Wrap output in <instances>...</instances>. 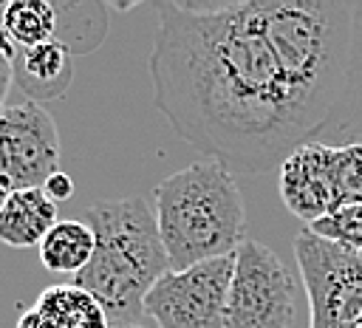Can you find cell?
<instances>
[{"mask_svg":"<svg viewBox=\"0 0 362 328\" xmlns=\"http://www.w3.org/2000/svg\"><path fill=\"white\" fill-rule=\"evenodd\" d=\"M156 221L170 271L229 257L246 240V206L229 172L215 158H201L156 187Z\"/></svg>","mask_w":362,"mask_h":328,"instance_id":"3957f363","label":"cell"},{"mask_svg":"<svg viewBox=\"0 0 362 328\" xmlns=\"http://www.w3.org/2000/svg\"><path fill=\"white\" fill-rule=\"evenodd\" d=\"M300 280L274 249L246 238L235 252L226 328H297Z\"/></svg>","mask_w":362,"mask_h":328,"instance_id":"277c9868","label":"cell"},{"mask_svg":"<svg viewBox=\"0 0 362 328\" xmlns=\"http://www.w3.org/2000/svg\"><path fill=\"white\" fill-rule=\"evenodd\" d=\"M305 229L334 246L362 254V204H345V206L328 212L325 218L308 223Z\"/></svg>","mask_w":362,"mask_h":328,"instance_id":"5bb4252c","label":"cell"},{"mask_svg":"<svg viewBox=\"0 0 362 328\" xmlns=\"http://www.w3.org/2000/svg\"><path fill=\"white\" fill-rule=\"evenodd\" d=\"M59 170V133L51 113L37 102L6 105L0 116V184L37 189Z\"/></svg>","mask_w":362,"mask_h":328,"instance_id":"52a82bcc","label":"cell"},{"mask_svg":"<svg viewBox=\"0 0 362 328\" xmlns=\"http://www.w3.org/2000/svg\"><path fill=\"white\" fill-rule=\"evenodd\" d=\"M334 204H362V141L334 144Z\"/></svg>","mask_w":362,"mask_h":328,"instance_id":"9a60e30c","label":"cell"},{"mask_svg":"<svg viewBox=\"0 0 362 328\" xmlns=\"http://www.w3.org/2000/svg\"><path fill=\"white\" fill-rule=\"evenodd\" d=\"M280 198L305 223L334 212V144L314 141L297 147L280 164Z\"/></svg>","mask_w":362,"mask_h":328,"instance_id":"ba28073f","label":"cell"},{"mask_svg":"<svg viewBox=\"0 0 362 328\" xmlns=\"http://www.w3.org/2000/svg\"><path fill=\"white\" fill-rule=\"evenodd\" d=\"M17 328H110V320L88 291L62 283L42 288Z\"/></svg>","mask_w":362,"mask_h":328,"instance_id":"9c48e42d","label":"cell"},{"mask_svg":"<svg viewBox=\"0 0 362 328\" xmlns=\"http://www.w3.org/2000/svg\"><path fill=\"white\" fill-rule=\"evenodd\" d=\"M8 195H11V192H8V189L0 184V212H3V206H6V201H8Z\"/></svg>","mask_w":362,"mask_h":328,"instance_id":"ffe728a7","label":"cell"},{"mask_svg":"<svg viewBox=\"0 0 362 328\" xmlns=\"http://www.w3.org/2000/svg\"><path fill=\"white\" fill-rule=\"evenodd\" d=\"M110 328H147L141 322H110Z\"/></svg>","mask_w":362,"mask_h":328,"instance_id":"d6986e66","label":"cell"},{"mask_svg":"<svg viewBox=\"0 0 362 328\" xmlns=\"http://www.w3.org/2000/svg\"><path fill=\"white\" fill-rule=\"evenodd\" d=\"M0 54L8 57V59H17V45H14V40L8 37V31H6L3 23H0Z\"/></svg>","mask_w":362,"mask_h":328,"instance_id":"ac0fdd59","label":"cell"},{"mask_svg":"<svg viewBox=\"0 0 362 328\" xmlns=\"http://www.w3.org/2000/svg\"><path fill=\"white\" fill-rule=\"evenodd\" d=\"M42 192H45L54 204H62V201H68V198L74 195V181H71V175H65L62 170H57V172L42 184Z\"/></svg>","mask_w":362,"mask_h":328,"instance_id":"2e32d148","label":"cell"},{"mask_svg":"<svg viewBox=\"0 0 362 328\" xmlns=\"http://www.w3.org/2000/svg\"><path fill=\"white\" fill-rule=\"evenodd\" d=\"M0 23L6 25L8 37L17 45L34 48L40 42L54 40V31H57V8L51 3H42V0H11V3L3 6Z\"/></svg>","mask_w":362,"mask_h":328,"instance_id":"4fadbf2b","label":"cell"},{"mask_svg":"<svg viewBox=\"0 0 362 328\" xmlns=\"http://www.w3.org/2000/svg\"><path fill=\"white\" fill-rule=\"evenodd\" d=\"M74 79L71 48L62 40H48L34 48H25L20 57V68H14V82L23 88L28 102L57 99L68 90Z\"/></svg>","mask_w":362,"mask_h":328,"instance_id":"30bf717a","label":"cell"},{"mask_svg":"<svg viewBox=\"0 0 362 328\" xmlns=\"http://www.w3.org/2000/svg\"><path fill=\"white\" fill-rule=\"evenodd\" d=\"M37 249L40 263L48 271L76 277L93 257L96 235L85 221H57Z\"/></svg>","mask_w":362,"mask_h":328,"instance_id":"7c38bea8","label":"cell"},{"mask_svg":"<svg viewBox=\"0 0 362 328\" xmlns=\"http://www.w3.org/2000/svg\"><path fill=\"white\" fill-rule=\"evenodd\" d=\"M3 107H6V105H0V116H3Z\"/></svg>","mask_w":362,"mask_h":328,"instance_id":"44dd1931","label":"cell"},{"mask_svg":"<svg viewBox=\"0 0 362 328\" xmlns=\"http://www.w3.org/2000/svg\"><path fill=\"white\" fill-rule=\"evenodd\" d=\"M82 221L93 229L96 249L74 286L88 291L110 322H139L144 297L170 271L156 206L141 195L96 201Z\"/></svg>","mask_w":362,"mask_h":328,"instance_id":"7a4b0ae2","label":"cell"},{"mask_svg":"<svg viewBox=\"0 0 362 328\" xmlns=\"http://www.w3.org/2000/svg\"><path fill=\"white\" fill-rule=\"evenodd\" d=\"M308 328H362V254L334 246L308 229L294 238Z\"/></svg>","mask_w":362,"mask_h":328,"instance_id":"5b68a950","label":"cell"},{"mask_svg":"<svg viewBox=\"0 0 362 328\" xmlns=\"http://www.w3.org/2000/svg\"><path fill=\"white\" fill-rule=\"evenodd\" d=\"M235 254L167 271L144 297V317L156 328H226V300Z\"/></svg>","mask_w":362,"mask_h":328,"instance_id":"8992f818","label":"cell"},{"mask_svg":"<svg viewBox=\"0 0 362 328\" xmlns=\"http://www.w3.org/2000/svg\"><path fill=\"white\" fill-rule=\"evenodd\" d=\"M153 102L229 172L260 175L308 144L257 0L156 3Z\"/></svg>","mask_w":362,"mask_h":328,"instance_id":"6da1fadb","label":"cell"},{"mask_svg":"<svg viewBox=\"0 0 362 328\" xmlns=\"http://www.w3.org/2000/svg\"><path fill=\"white\" fill-rule=\"evenodd\" d=\"M59 204H54L42 187L37 189H14L0 212V243L11 249L40 246L42 238L59 221Z\"/></svg>","mask_w":362,"mask_h":328,"instance_id":"8fae6325","label":"cell"},{"mask_svg":"<svg viewBox=\"0 0 362 328\" xmlns=\"http://www.w3.org/2000/svg\"><path fill=\"white\" fill-rule=\"evenodd\" d=\"M11 82H14V59L0 54V105L6 102V96L11 90Z\"/></svg>","mask_w":362,"mask_h":328,"instance_id":"e0dca14e","label":"cell"}]
</instances>
